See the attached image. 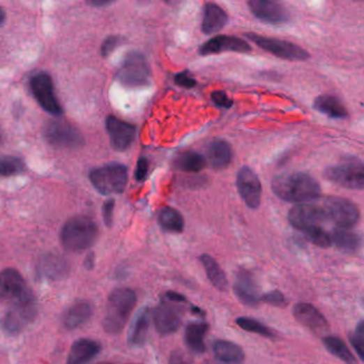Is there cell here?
<instances>
[{
  "mask_svg": "<svg viewBox=\"0 0 364 364\" xmlns=\"http://www.w3.org/2000/svg\"><path fill=\"white\" fill-rule=\"evenodd\" d=\"M271 188L278 198L293 203L317 200L321 192L319 183L303 172L285 173L275 176Z\"/></svg>",
  "mask_w": 364,
  "mask_h": 364,
  "instance_id": "cell-1",
  "label": "cell"
},
{
  "mask_svg": "<svg viewBox=\"0 0 364 364\" xmlns=\"http://www.w3.org/2000/svg\"><path fill=\"white\" fill-rule=\"evenodd\" d=\"M137 303V295L132 289L122 287L110 294L103 327L109 335H118L123 331Z\"/></svg>",
  "mask_w": 364,
  "mask_h": 364,
  "instance_id": "cell-2",
  "label": "cell"
},
{
  "mask_svg": "<svg viewBox=\"0 0 364 364\" xmlns=\"http://www.w3.org/2000/svg\"><path fill=\"white\" fill-rule=\"evenodd\" d=\"M98 237V227L90 217L75 216L68 219L61 230V244L72 252H79L93 246Z\"/></svg>",
  "mask_w": 364,
  "mask_h": 364,
  "instance_id": "cell-3",
  "label": "cell"
},
{
  "mask_svg": "<svg viewBox=\"0 0 364 364\" xmlns=\"http://www.w3.org/2000/svg\"><path fill=\"white\" fill-rule=\"evenodd\" d=\"M90 181L100 194H122L128 185V168L121 164H108L94 169L90 173Z\"/></svg>",
  "mask_w": 364,
  "mask_h": 364,
  "instance_id": "cell-4",
  "label": "cell"
},
{
  "mask_svg": "<svg viewBox=\"0 0 364 364\" xmlns=\"http://www.w3.org/2000/svg\"><path fill=\"white\" fill-rule=\"evenodd\" d=\"M151 72L142 54L132 52L124 58L119 68L116 78L128 88H142L150 84Z\"/></svg>",
  "mask_w": 364,
  "mask_h": 364,
  "instance_id": "cell-5",
  "label": "cell"
},
{
  "mask_svg": "<svg viewBox=\"0 0 364 364\" xmlns=\"http://www.w3.org/2000/svg\"><path fill=\"white\" fill-rule=\"evenodd\" d=\"M246 38L259 48L266 50L267 53H271V55L281 59L289 60V61H305L310 57L307 50L291 42L263 37L257 33H247Z\"/></svg>",
  "mask_w": 364,
  "mask_h": 364,
  "instance_id": "cell-6",
  "label": "cell"
},
{
  "mask_svg": "<svg viewBox=\"0 0 364 364\" xmlns=\"http://www.w3.org/2000/svg\"><path fill=\"white\" fill-rule=\"evenodd\" d=\"M44 138L48 144L60 149H78L84 140L77 128L66 121H50L44 126Z\"/></svg>",
  "mask_w": 364,
  "mask_h": 364,
  "instance_id": "cell-7",
  "label": "cell"
},
{
  "mask_svg": "<svg viewBox=\"0 0 364 364\" xmlns=\"http://www.w3.org/2000/svg\"><path fill=\"white\" fill-rule=\"evenodd\" d=\"M325 176L328 181L345 188L363 189L364 167L361 160H347L335 165L326 170Z\"/></svg>",
  "mask_w": 364,
  "mask_h": 364,
  "instance_id": "cell-8",
  "label": "cell"
},
{
  "mask_svg": "<svg viewBox=\"0 0 364 364\" xmlns=\"http://www.w3.org/2000/svg\"><path fill=\"white\" fill-rule=\"evenodd\" d=\"M328 220H331L340 229H351L360 219L359 208L355 203L340 197H329L323 203Z\"/></svg>",
  "mask_w": 364,
  "mask_h": 364,
  "instance_id": "cell-9",
  "label": "cell"
},
{
  "mask_svg": "<svg viewBox=\"0 0 364 364\" xmlns=\"http://www.w3.org/2000/svg\"><path fill=\"white\" fill-rule=\"evenodd\" d=\"M31 297L33 295L19 271L7 268L0 273V303L14 305Z\"/></svg>",
  "mask_w": 364,
  "mask_h": 364,
  "instance_id": "cell-10",
  "label": "cell"
},
{
  "mask_svg": "<svg viewBox=\"0 0 364 364\" xmlns=\"http://www.w3.org/2000/svg\"><path fill=\"white\" fill-rule=\"evenodd\" d=\"M38 314L37 303L34 297L11 305L3 319V331L10 335H17L34 321Z\"/></svg>",
  "mask_w": 364,
  "mask_h": 364,
  "instance_id": "cell-11",
  "label": "cell"
},
{
  "mask_svg": "<svg viewBox=\"0 0 364 364\" xmlns=\"http://www.w3.org/2000/svg\"><path fill=\"white\" fill-rule=\"evenodd\" d=\"M30 88L34 98L45 112L56 116L62 114L61 106L54 90L53 80L48 74L34 75L30 80Z\"/></svg>",
  "mask_w": 364,
  "mask_h": 364,
  "instance_id": "cell-12",
  "label": "cell"
},
{
  "mask_svg": "<svg viewBox=\"0 0 364 364\" xmlns=\"http://www.w3.org/2000/svg\"><path fill=\"white\" fill-rule=\"evenodd\" d=\"M326 220H328V217L323 205H295L289 212V223L301 232L319 227Z\"/></svg>",
  "mask_w": 364,
  "mask_h": 364,
  "instance_id": "cell-13",
  "label": "cell"
},
{
  "mask_svg": "<svg viewBox=\"0 0 364 364\" xmlns=\"http://www.w3.org/2000/svg\"><path fill=\"white\" fill-rule=\"evenodd\" d=\"M236 184L239 195L247 206L252 210L257 208L261 204L262 185L257 173L249 167H243L237 173Z\"/></svg>",
  "mask_w": 364,
  "mask_h": 364,
  "instance_id": "cell-14",
  "label": "cell"
},
{
  "mask_svg": "<svg viewBox=\"0 0 364 364\" xmlns=\"http://www.w3.org/2000/svg\"><path fill=\"white\" fill-rule=\"evenodd\" d=\"M293 314L297 321L307 327L314 335H325L331 329L325 317L310 303H297L294 307Z\"/></svg>",
  "mask_w": 364,
  "mask_h": 364,
  "instance_id": "cell-15",
  "label": "cell"
},
{
  "mask_svg": "<svg viewBox=\"0 0 364 364\" xmlns=\"http://www.w3.org/2000/svg\"><path fill=\"white\" fill-rule=\"evenodd\" d=\"M106 130L109 135L112 146L116 151H126L130 148L136 136L135 126L114 116L106 119Z\"/></svg>",
  "mask_w": 364,
  "mask_h": 364,
  "instance_id": "cell-16",
  "label": "cell"
},
{
  "mask_svg": "<svg viewBox=\"0 0 364 364\" xmlns=\"http://www.w3.org/2000/svg\"><path fill=\"white\" fill-rule=\"evenodd\" d=\"M252 47L244 40L230 36H217L203 44L199 50L201 56L217 55L225 52L250 53Z\"/></svg>",
  "mask_w": 364,
  "mask_h": 364,
  "instance_id": "cell-17",
  "label": "cell"
},
{
  "mask_svg": "<svg viewBox=\"0 0 364 364\" xmlns=\"http://www.w3.org/2000/svg\"><path fill=\"white\" fill-rule=\"evenodd\" d=\"M250 11L257 19L271 24H282L289 20L287 8L273 0H250Z\"/></svg>",
  "mask_w": 364,
  "mask_h": 364,
  "instance_id": "cell-18",
  "label": "cell"
},
{
  "mask_svg": "<svg viewBox=\"0 0 364 364\" xmlns=\"http://www.w3.org/2000/svg\"><path fill=\"white\" fill-rule=\"evenodd\" d=\"M153 319L156 331L162 335L176 333L182 323L178 308L167 303H162L155 308L153 311Z\"/></svg>",
  "mask_w": 364,
  "mask_h": 364,
  "instance_id": "cell-19",
  "label": "cell"
},
{
  "mask_svg": "<svg viewBox=\"0 0 364 364\" xmlns=\"http://www.w3.org/2000/svg\"><path fill=\"white\" fill-rule=\"evenodd\" d=\"M234 291L239 301L245 305H255L261 301L255 279L249 271H241L237 273Z\"/></svg>",
  "mask_w": 364,
  "mask_h": 364,
  "instance_id": "cell-20",
  "label": "cell"
},
{
  "mask_svg": "<svg viewBox=\"0 0 364 364\" xmlns=\"http://www.w3.org/2000/svg\"><path fill=\"white\" fill-rule=\"evenodd\" d=\"M102 351L98 342L91 339H80L72 345L66 364H86Z\"/></svg>",
  "mask_w": 364,
  "mask_h": 364,
  "instance_id": "cell-21",
  "label": "cell"
},
{
  "mask_svg": "<svg viewBox=\"0 0 364 364\" xmlns=\"http://www.w3.org/2000/svg\"><path fill=\"white\" fill-rule=\"evenodd\" d=\"M150 327V312L148 308H144L137 313L128 331V345L132 347H144L148 339Z\"/></svg>",
  "mask_w": 364,
  "mask_h": 364,
  "instance_id": "cell-22",
  "label": "cell"
},
{
  "mask_svg": "<svg viewBox=\"0 0 364 364\" xmlns=\"http://www.w3.org/2000/svg\"><path fill=\"white\" fill-rule=\"evenodd\" d=\"M227 22H228V14L220 6L212 3L204 6L201 29L205 34H214L220 31Z\"/></svg>",
  "mask_w": 364,
  "mask_h": 364,
  "instance_id": "cell-23",
  "label": "cell"
},
{
  "mask_svg": "<svg viewBox=\"0 0 364 364\" xmlns=\"http://www.w3.org/2000/svg\"><path fill=\"white\" fill-rule=\"evenodd\" d=\"M233 153L230 144L225 140H214L206 149L207 162L215 169H225L232 162Z\"/></svg>",
  "mask_w": 364,
  "mask_h": 364,
  "instance_id": "cell-24",
  "label": "cell"
},
{
  "mask_svg": "<svg viewBox=\"0 0 364 364\" xmlns=\"http://www.w3.org/2000/svg\"><path fill=\"white\" fill-rule=\"evenodd\" d=\"M93 314V307L88 301H77L66 310L63 324L68 329H75L89 321Z\"/></svg>",
  "mask_w": 364,
  "mask_h": 364,
  "instance_id": "cell-25",
  "label": "cell"
},
{
  "mask_svg": "<svg viewBox=\"0 0 364 364\" xmlns=\"http://www.w3.org/2000/svg\"><path fill=\"white\" fill-rule=\"evenodd\" d=\"M213 351L216 359L223 364H241L245 360V353L241 346L230 341L215 342Z\"/></svg>",
  "mask_w": 364,
  "mask_h": 364,
  "instance_id": "cell-26",
  "label": "cell"
},
{
  "mask_svg": "<svg viewBox=\"0 0 364 364\" xmlns=\"http://www.w3.org/2000/svg\"><path fill=\"white\" fill-rule=\"evenodd\" d=\"M208 324L204 321L189 324L185 331V342L190 351L196 354H203L205 351L204 338L208 331Z\"/></svg>",
  "mask_w": 364,
  "mask_h": 364,
  "instance_id": "cell-27",
  "label": "cell"
},
{
  "mask_svg": "<svg viewBox=\"0 0 364 364\" xmlns=\"http://www.w3.org/2000/svg\"><path fill=\"white\" fill-rule=\"evenodd\" d=\"M314 108L329 118L345 119L349 112L341 100L333 96H321L314 100Z\"/></svg>",
  "mask_w": 364,
  "mask_h": 364,
  "instance_id": "cell-28",
  "label": "cell"
},
{
  "mask_svg": "<svg viewBox=\"0 0 364 364\" xmlns=\"http://www.w3.org/2000/svg\"><path fill=\"white\" fill-rule=\"evenodd\" d=\"M200 261L204 266L207 277L210 279L212 285L219 291H227L228 289V280H227L225 273H223L218 263L208 255H201Z\"/></svg>",
  "mask_w": 364,
  "mask_h": 364,
  "instance_id": "cell-29",
  "label": "cell"
},
{
  "mask_svg": "<svg viewBox=\"0 0 364 364\" xmlns=\"http://www.w3.org/2000/svg\"><path fill=\"white\" fill-rule=\"evenodd\" d=\"M331 236V241L344 252H357L361 247V237L356 233L349 232L344 229H335Z\"/></svg>",
  "mask_w": 364,
  "mask_h": 364,
  "instance_id": "cell-30",
  "label": "cell"
},
{
  "mask_svg": "<svg viewBox=\"0 0 364 364\" xmlns=\"http://www.w3.org/2000/svg\"><path fill=\"white\" fill-rule=\"evenodd\" d=\"M158 222L160 227L168 232L182 233L184 230V218L181 213L173 207L166 206L160 210Z\"/></svg>",
  "mask_w": 364,
  "mask_h": 364,
  "instance_id": "cell-31",
  "label": "cell"
},
{
  "mask_svg": "<svg viewBox=\"0 0 364 364\" xmlns=\"http://www.w3.org/2000/svg\"><path fill=\"white\" fill-rule=\"evenodd\" d=\"M324 345L329 353L333 354L335 357L339 358L340 360L345 364H358L357 359L355 356L349 351V347L346 346L345 342L338 337L324 338Z\"/></svg>",
  "mask_w": 364,
  "mask_h": 364,
  "instance_id": "cell-32",
  "label": "cell"
},
{
  "mask_svg": "<svg viewBox=\"0 0 364 364\" xmlns=\"http://www.w3.org/2000/svg\"><path fill=\"white\" fill-rule=\"evenodd\" d=\"M176 168L184 172H199L206 166V160L199 153L188 151V152L182 153L176 158Z\"/></svg>",
  "mask_w": 364,
  "mask_h": 364,
  "instance_id": "cell-33",
  "label": "cell"
},
{
  "mask_svg": "<svg viewBox=\"0 0 364 364\" xmlns=\"http://www.w3.org/2000/svg\"><path fill=\"white\" fill-rule=\"evenodd\" d=\"M236 324L243 331H248V333H255V335H263V337L266 338L275 337V333H273L271 328L267 327L264 324L259 323L257 319H251V317H238L236 319Z\"/></svg>",
  "mask_w": 364,
  "mask_h": 364,
  "instance_id": "cell-34",
  "label": "cell"
},
{
  "mask_svg": "<svg viewBox=\"0 0 364 364\" xmlns=\"http://www.w3.org/2000/svg\"><path fill=\"white\" fill-rule=\"evenodd\" d=\"M68 267L64 264L63 261L60 259H57L55 257H50V259H44L43 264H42V271L44 275L55 278V277H62L66 275L68 271Z\"/></svg>",
  "mask_w": 364,
  "mask_h": 364,
  "instance_id": "cell-35",
  "label": "cell"
},
{
  "mask_svg": "<svg viewBox=\"0 0 364 364\" xmlns=\"http://www.w3.org/2000/svg\"><path fill=\"white\" fill-rule=\"evenodd\" d=\"M303 233L311 243L317 245V246L321 247V248H328V247H331V244H333L331 234L326 232V231L321 228V225L309 229V230L305 231V232Z\"/></svg>",
  "mask_w": 364,
  "mask_h": 364,
  "instance_id": "cell-36",
  "label": "cell"
},
{
  "mask_svg": "<svg viewBox=\"0 0 364 364\" xmlns=\"http://www.w3.org/2000/svg\"><path fill=\"white\" fill-rule=\"evenodd\" d=\"M25 166L20 158H0V176H10L19 174Z\"/></svg>",
  "mask_w": 364,
  "mask_h": 364,
  "instance_id": "cell-37",
  "label": "cell"
},
{
  "mask_svg": "<svg viewBox=\"0 0 364 364\" xmlns=\"http://www.w3.org/2000/svg\"><path fill=\"white\" fill-rule=\"evenodd\" d=\"M351 345L354 346V349H355L356 353L359 356L360 360L363 361V355H364V321H359L357 327H356V331H354L351 335Z\"/></svg>",
  "mask_w": 364,
  "mask_h": 364,
  "instance_id": "cell-38",
  "label": "cell"
},
{
  "mask_svg": "<svg viewBox=\"0 0 364 364\" xmlns=\"http://www.w3.org/2000/svg\"><path fill=\"white\" fill-rule=\"evenodd\" d=\"M123 39L119 36H110L105 41L103 42L102 48H100V54L103 57L107 58L114 53L116 48L122 44Z\"/></svg>",
  "mask_w": 364,
  "mask_h": 364,
  "instance_id": "cell-39",
  "label": "cell"
},
{
  "mask_svg": "<svg viewBox=\"0 0 364 364\" xmlns=\"http://www.w3.org/2000/svg\"><path fill=\"white\" fill-rule=\"evenodd\" d=\"M261 301L275 307H285L287 305V299L285 295L279 291H271L261 297Z\"/></svg>",
  "mask_w": 364,
  "mask_h": 364,
  "instance_id": "cell-40",
  "label": "cell"
},
{
  "mask_svg": "<svg viewBox=\"0 0 364 364\" xmlns=\"http://www.w3.org/2000/svg\"><path fill=\"white\" fill-rule=\"evenodd\" d=\"M174 82L178 86L185 88V89H192L197 86L196 79L194 76L189 73L188 71L181 72L174 76Z\"/></svg>",
  "mask_w": 364,
  "mask_h": 364,
  "instance_id": "cell-41",
  "label": "cell"
},
{
  "mask_svg": "<svg viewBox=\"0 0 364 364\" xmlns=\"http://www.w3.org/2000/svg\"><path fill=\"white\" fill-rule=\"evenodd\" d=\"M212 100L215 105L221 108H231L234 104L232 98H229L228 94L225 91H214L212 93Z\"/></svg>",
  "mask_w": 364,
  "mask_h": 364,
  "instance_id": "cell-42",
  "label": "cell"
},
{
  "mask_svg": "<svg viewBox=\"0 0 364 364\" xmlns=\"http://www.w3.org/2000/svg\"><path fill=\"white\" fill-rule=\"evenodd\" d=\"M114 200L109 199L103 204V219L107 227H112L114 221Z\"/></svg>",
  "mask_w": 364,
  "mask_h": 364,
  "instance_id": "cell-43",
  "label": "cell"
},
{
  "mask_svg": "<svg viewBox=\"0 0 364 364\" xmlns=\"http://www.w3.org/2000/svg\"><path fill=\"white\" fill-rule=\"evenodd\" d=\"M149 160L146 158H140L137 162L136 172H135V178L138 182H142L146 180L148 176Z\"/></svg>",
  "mask_w": 364,
  "mask_h": 364,
  "instance_id": "cell-44",
  "label": "cell"
},
{
  "mask_svg": "<svg viewBox=\"0 0 364 364\" xmlns=\"http://www.w3.org/2000/svg\"><path fill=\"white\" fill-rule=\"evenodd\" d=\"M169 364H192V361L186 353L178 349L171 353Z\"/></svg>",
  "mask_w": 364,
  "mask_h": 364,
  "instance_id": "cell-45",
  "label": "cell"
},
{
  "mask_svg": "<svg viewBox=\"0 0 364 364\" xmlns=\"http://www.w3.org/2000/svg\"><path fill=\"white\" fill-rule=\"evenodd\" d=\"M167 301H171V303H186V297L183 296L181 294L176 293V291H168L165 295Z\"/></svg>",
  "mask_w": 364,
  "mask_h": 364,
  "instance_id": "cell-46",
  "label": "cell"
},
{
  "mask_svg": "<svg viewBox=\"0 0 364 364\" xmlns=\"http://www.w3.org/2000/svg\"><path fill=\"white\" fill-rule=\"evenodd\" d=\"M90 6L93 7H104V6L110 5L112 1H107V0H92V1H88Z\"/></svg>",
  "mask_w": 364,
  "mask_h": 364,
  "instance_id": "cell-47",
  "label": "cell"
},
{
  "mask_svg": "<svg viewBox=\"0 0 364 364\" xmlns=\"http://www.w3.org/2000/svg\"><path fill=\"white\" fill-rule=\"evenodd\" d=\"M84 265H86V267L88 269H91L92 267L94 266V255H93V253H90V255L86 257V263H84Z\"/></svg>",
  "mask_w": 364,
  "mask_h": 364,
  "instance_id": "cell-48",
  "label": "cell"
},
{
  "mask_svg": "<svg viewBox=\"0 0 364 364\" xmlns=\"http://www.w3.org/2000/svg\"><path fill=\"white\" fill-rule=\"evenodd\" d=\"M6 21V12L3 8L0 7V27L3 25Z\"/></svg>",
  "mask_w": 364,
  "mask_h": 364,
  "instance_id": "cell-49",
  "label": "cell"
},
{
  "mask_svg": "<svg viewBox=\"0 0 364 364\" xmlns=\"http://www.w3.org/2000/svg\"><path fill=\"white\" fill-rule=\"evenodd\" d=\"M3 144V134H1V130H0V144Z\"/></svg>",
  "mask_w": 364,
  "mask_h": 364,
  "instance_id": "cell-50",
  "label": "cell"
},
{
  "mask_svg": "<svg viewBox=\"0 0 364 364\" xmlns=\"http://www.w3.org/2000/svg\"><path fill=\"white\" fill-rule=\"evenodd\" d=\"M98 364H112V363H108V362H103V363H98Z\"/></svg>",
  "mask_w": 364,
  "mask_h": 364,
  "instance_id": "cell-51",
  "label": "cell"
},
{
  "mask_svg": "<svg viewBox=\"0 0 364 364\" xmlns=\"http://www.w3.org/2000/svg\"><path fill=\"white\" fill-rule=\"evenodd\" d=\"M135 364V363H134Z\"/></svg>",
  "mask_w": 364,
  "mask_h": 364,
  "instance_id": "cell-52",
  "label": "cell"
}]
</instances>
